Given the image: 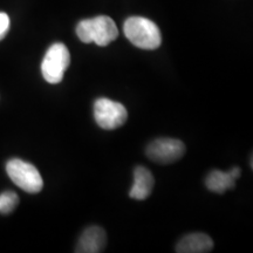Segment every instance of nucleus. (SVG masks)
<instances>
[{
	"mask_svg": "<svg viewBox=\"0 0 253 253\" xmlns=\"http://www.w3.org/2000/svg\"><path fill=\"white\" fill-rule=\"evenodd\" d=\"M77 36L82 42H95L97 46L104 47L119 37V31L112 18L99 15L80 21L77 26Z\"/></svg>",
	"mask_w": 253,
	"mask_h": 253,
	"instance_id": "f257e3e1",
	"label": "nucleus"
},
{
	"mask_svg": "<svg viewBox=\"0 0 253 253\" xmlns=\"http://www.w3.org/2000/svg\"><path fill=\"white\" fill-rule=\"evenodd\" d=\"M125 36L132 45L141 49H156L162 43V36L157 25L147 18L131 17L126 20Z\"/></svg>",
	"mask_w": 253,
	"mask_h": 253,
	"instance_id": "f03ea898",
	"label": "nucleus"
},
{
	"mask_svg": "<svg viewBox=\"0 0 253 253\" xmlns=\"http://www.w3.org/2000/svg\"><path fill=\"white\" fill-rule=\"evenodd\" d=\"M6 171L12 182L28 194H38L43 188L42 177L33 164L13 158L6 164Z\"/></svg>",
	"mask_w": 253,
	"mask_h": 253,
	"instance_id": "7ed1b4c3",
	"label": "nucleus"
},
{
	"mask_svg": "<svg viewBox=\"0 0 253 253\" xmlns=\"http://www.w3.org/2000/svg\"><path fill=\"white\" fill-rule=\"evenodd\" d=\"M71 63L69 50L61 42L52 45L46 52L45 58L41 63V73L48 84H56L62 81L65 72Z\"/></svg>",
	"mask_w": 253,
	"mask_h": 253,
	"instance_id": "20e7f679",
	"label": "nucleus"
},
{
	"mask_svg": "<svg viewBox=\"0 0 253 253\" xmlns=\"http://www.w3.org/2000/svg\"><path fill=\"white\" fill-rule=\"evenodd\" d=\"M94 118L104 130H114L125 125L128 112L122 103L101 97L94 103Z\"/></svg>",
	"mask_w": 253,
	"mask_h": 253,
	"instance_id": "39448f33",
	"label": "nucleus"
},
{
	"mask_svg": "<svg viewBox=\"0 0 253 253\" xmlns=\"http://www.w3.org/2000/svg\"><path fill=\"white\" fill-rule=\"evenodd\" d=\"M184 143L176 138H157L147 148V156L160 164L176 162L184 156Z\"/></svg>",
	"mask_w": 253,
	"mask_h": 253,
	"instance_id": "423d86ee",
	"label": "nucleus"
},
{
	"mask_svg": "<svg viewBox=\"0 0 253 253\" xmlns=\"http://www.w3.org/2000/svg\"><path fill=\"white\" fill-rule=\"evenodd\" d=\"M107 244V236L102 227L90 226L84 230L79 239L75 252L77 253H99L102 252Z\"/></svg>",
	"mask_w": 253,
	"mask_h": 253,
	"instance_id": "0eeeda50",
	"label": "nucleus"
},
{
	"mask_svg": "<svg viewBox=\"0 0 253 253\" xmlns=\"http://www.w3.org/2000/svg\"><path fill=\"white\" fill-rule=\"evenodd\" d=\"M154 177L147 168L136 167L134 170V184H132L129 196L136 201H144L149 197L154 189Z\"/></svg>",
	"mask_w": 253,
	"mask_h": 253,
	"instance_id": "6e6552de",
	"label": "nucleus"
},
{
	"mask_svg": "<svg viewBox=\"0 0 253 253\" xmlns=\"http://www.w3.org/2000/svg\"><path fill=\"white\" fill-rule=\"evenodd\" d=\"M213 250V240L205 233H191L179 240L176 245L178 253H207Z\"/></svg>",
	"mask_w": 253,
	"mask_h": 253,
	"instance_id": "1a4fd4ad",
	"label": "nucleus"
},
{
	"mask_svg": "<svg viewBox=\"0 0 253 253\" xmlns=\"http://www.w3.org/2000/svg\"><path fill=\"white\" fill-rule=\"evenodd\" d=\"M205 185L210 191L216 194H224L226 190L233 189L236 185V179L229 172H223L219 170H214L209 173L205 179Z\"/></svg>",
	"mask_w": 253,
	"mask_h": 253,
	"instance_id": "9d476101",
	"label": "nucleus"
},
{
	"mask_svg": "<svg viewBox=\"0 0 253 253\" xmlns=\"http://www.w3.org/2000/svg\"><path fill=\"white\" fill-rule=\"evenodd\" d=\"M19 204V197L15 192L5 191L0 195V213L8 214L13 212Z\"/></svg>",
	"mask_w": 253,
	"mask_h": 253,
	"instance_id": "9b49d317",
	"label": "nucleus"
},
{
	"mask_svg": "<svg viewBox=\"0 0 253 253\" xmlns=\"http://www.w3.org/2000/svg\"><path fill=\"white\" fill-rule=\"evenodd\" d=\"M9 30V18L6 13L0 12V40H2Z\"/></svg>",
	"mask_w": 253,
	"mask_h": 253,
	"instance_id": "f8f14e48",
	"label": "nucleus"
},
{
	"mask_svg": "<svg viewBox=\"0 0 253 253\" xmlns=\"http://www.w3.org/2000/svg\"><path fill=\"white\" fill-rule=\"evenodd\" d=\"M240 172H242V170H240L239 168H233V169L230 171L231 176H232L235 179L239 178V177H240Z\"/></svg>",
	"mask_w": 253,
	"mask_h": 253,
	"instance_id": "ddd939ff",
	"label": "nucleus"
}]
</instances>
